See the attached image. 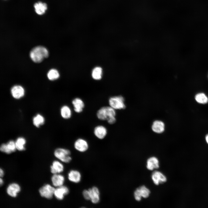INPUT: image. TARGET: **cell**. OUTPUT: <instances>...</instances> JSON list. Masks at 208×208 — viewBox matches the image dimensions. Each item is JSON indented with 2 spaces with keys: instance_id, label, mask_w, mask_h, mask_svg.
<instances>
[{
  "instance_id": "8",
  "label": "cell",
  "mask_w": 208,
  "mask_h": 208,
  "mask_svg": "<svg viewBox=\"0 0 208 208\" xmlns=\"http://www.w3.org/2000/svg\"><path fill=\"white\" fill-rule=\"evenodd\" d=\"M107 128L102 125H99L95 126L93 130V133L95 136L99 140L104 139L107 134Z\"/></svg>"
},
{
  "instance_id": "20",
  "label": "cell",
  "mask_w": 208,
  "mask_h": 208,
  "mask_svg": "<svg viewBox=\"0 0 208 208\" xmlns=\"http://www.w3.org/2000/svg\"><path fill=\"white\" fill-rule=\"evenodd\" d=\"M60 115L64 119L70 118L72 115V112L71 108L68 105H63L60 109Z\"/></svg>"
},
{
  "instance_id": "21",
  "label": "cell",
  "mask_w": 208,
  "mask_h": 208,
  "mask_svg": "<svg viewBox=\"0 0 208 208\" xmlns=\"http://www.w3.org/2000/svg\"><path fill=\"white\" fill-rule=\"evenodd\" d=\"M34 7L36 12L39 15L44 14L47 9V4L40 1L35 3L34 5Z\"/></svg>"
},
{
  "instance_id": "15",
  "label": "cell",
  "mask_w": 208,
  "mask_h": 208,
  "mask_svg": "<svg viewBox=\"0 0 208 208\" xmlns=\"http://www.w3.org/2000/svg\"><path fill=\"white\" fill-rule=\"evenodd\" d=\"M21 191V187L19 185L16 183H13L9 185L7 190V194L11 197H16L18 193Z\"/></svg>"
},
{
  "instance_id": "4",
  "label": "cell",
  "mask_w": 208,
  "mask_h": 208,
  "mask_svg": "<svg viewBox=\"0 0 208 208\" xmlns=\"http://www.w3.org/2000/svg\"><path fill=\"white\" fill-rule=\"evenodd\" d=\"M109 106L115 110L124 109L126 106L124 98L121 96L110 97L108 99Z\"/></svg>"
},
{
  "instance_id": "2",
  "label": "cell",
  "mask_w": 208,
  "mask_h": 208,
  "mask_svg": "<svg viewBox=\"0 0 208 208\" xmlns=\"http://www.w3.org/2000/svg\"><path fill=\"white\" fill-rule=\"evenodd\" d=\"M116 114L115 110L109 106L101 107L96 113L98 119L102 121H107L109 118L116 117Z\"/></svg>"
},
{
  "instance_id": "30",
  "label": "cell",
  "mask_w": 208,
  "mask_h": 208,
  "mask_svg": "<svg viewBox=\"0 0 208 208\" xmlns=\"http://www.w3.org/2000/svg\"><path fill=\"white\" fill-rule=\"evenodd\" d=\"M116 117L111 118L107 120V123L110 125L114 124L116 122Z\"/></svg>"
},
{
  "instance_id": "6",
  "label": "cell",
  "mask_w": 208,
  "mask_h": 208,
  "mask_svg": "<svg viewBox=\"0 0 208 208\" xmlns=\"http://www.w3.org/2000/svg\"><path fill=\"white\" fill-rule=\"evenodd\" d=\"M55 189L49 184H47L40 188L39 192L40 196L47 199L52 198Z\"/></svg>"
},
{
  "instance_id": "1",
  "label": "cell",
  "mask_w": 208,
  "mask_h": 208,
  "mask_svg": "<svg viewBox=\"0 0 208 208\" xmlns=\"http://www.w3.org/2000/svg\"><path fill=\"white\" fill-rule=\"evenodd\" d=\"M47 49L42 46H37L33 48L31 51L30 56L31 60L36 63L41 62L45 58L49 56Z\"/></svg>"
},
{
  "instance_id": "28",
  "label": "cell",
  "mask_w": 208,
  "mask_h": 208,
  "mask_svg": "<svg viewBox=\"0 0 208 208\" xmlns=\"http://www.w3.org/2000/svg\"><path fill=\"white\" fill-rule=\"evenodd\" d=\"M1 151L7 154H10L12 152L8 148L6 144H2L0 147Z\"/></svg>"
},
{
  "instance_id": "13",
  "label": "cell",
  "mask_w": 208,
  "mask_h": 208,
  "mask_svg": "<svg viewBox=\"0 0 208 208\" xmlns=\"http://www.w3.org/2000/svg\"><path fill=\"white\" fill-rule=\"evenodd\" d=\"M82 178L81 172L76 170H71L68 174V180L72 183H79L80 182Z\"/></svg>"
},
{
  "instance_id": "14",
  "label": "cell",
  "mask_w": 208,
  "mask_h": 208,
  "mask_svg": "<svg viewBox=\"0 0 208 208\" xmlns=\"http://www.w3.org/2000/svg\"><path fill=\"white\" fill-rule=\"evenodd\" d=\"M12 96L15 99H18L23 97L25 94L24 88L20 85H15L13 86L11 90Z\"/></svg>"
},
{
  "instance_id": "27",
  "label": "cell",
  "mask_w": 208,
  "mask_h": 208,
  "mask_svg": "<svg viewBox=\"0 0 208 208\" xmlns=\"http://www.w3.org/2000/svg\"><path fill=\"white\" fill-rule=\"evenodd\" d=\"M7 146L9 150L12 152H15L16 148L15 142L12 140L9 141L6 143Z\"/></svg>"
},
{
  "instance_id": "12",
  "label": "cell",
  "mask_w": 208,
  "mask_h": 208,
  "mask_svg": "<svg viewBox=\"0 0 208 208\" xmlns=\"http://www.w3.org/2000/svg\"><path fill=\"white\" fill-rule=\"evenodd\" d=\"M151 178L154 183L156 185L163 183L167 181L166 177L161 172L157 171L153 172L151 174Z\"/></svg>"
},
{
  "instance_id": "25",
  "label": "cell",
  "mask_w": 208,
  "mask_h": 208,
  "mask_svg": "<svg viewBox=\"0 0 208 208\" xmlns=\"http://www.w3.org/2000/svg\"><path fill=\"white\" fill-rule=\"evenodd\" d=\"M47 76L50 80L53 81L57 79L60 76L58 71L55 69H52L48 72Z\"/></svg>"
},
{
  "instance_id": "24",
  "label": "cell",
  "mask_w": 208,
  "mask_h": 208,
  "mask_svg": "<svg viewBox=\"0 0 208 208\" xmlns=\"http://www.w3.org/2000/svg\"><path fill=\"white\" fill-rule=\"evenodd\" d=\"M102 74V68L99 67L94 68L92 72V78L95 80H99L101 78Z\"/></svg>"
},
{
  "instance_id": "18",
  "label": "cell",
  "mask_w": 208,
  "mask_h": 208,
  "mask_svg": "<svg viewBox=\"0 0 208 208\" xmlns=\"http://www.w3.org/2000/svg\"><path fill=\"white\" fill-rule=\"evenodd\" d=\"M151 128L153 131L155 133H161L164 131L165 125L162 121L156 120L153 122Z\"/></svg>"
},
{
  "instance_id": "16",
  "label": "cell",
  "mask_w": 208,
  "mask_h": 208,
  "mask_svg": "<svg viewBox=\"0 0 208 208\" xmlns=\"http://www.w3.org/2000/svg\"><path fill=\"white\" fill-rule=\"evenodd\" d=\"M53 185L55 187H59L63 185L65 178L63 175L59 174H54L51 178Z\"/></svg>"
},
{
  "instance_id": "17",
  "label": "cell",
  "mask_w": 208,
  "mask_h": 208,
  "mask_svg": "<svg viewBox=\"0 0 208 208\" xmlns=\"http://www.w3.org/2000/svg\"><path fill=\"white\" fill-rule=\"evenodd\" d=\"M159 167V161L156 157H152L147 159L146 167L148 170H152L158 168Z\"/></svg>"
},
{
  "instance_id": "11",
  "label": "cell",
  "mask_w": 208,
  "mask_h": 208,
  "mask_svg": "<svg viewBox=\"0 0 208 208\" xmlns=\"http://www.w3.org/2000/svg\"><path fill=\"white\" fill-rule=\"evenodd\" d=\"M72 104L75 112L77 113H80L83 111L85 107V104L83 100L79 97L74 98L72 101Z\"/></svg>"
},
{
  "instance_id": "3",
  "label": "cell",
  "mask_w": 208,
  "mask_h": 208,
  "mask_svg": "<svg viewBox=\"0 0 208 208\" xmlns=\"http://www.w3.org/2000/svg\"><path fill=\"white\" fill-rule=\"evenodd\" d=\"M54 154L56 157L64 163H69L72 160L71 152L68 149L58 148L55 150Z\"/></svg>"
},
{
  "instance_id": "9",
  "label": "cell",
  "mask_w": 208,
  "mask_h": 208,
  "mask_svg": "<svg viewBox=\"0 0 208 208\" xmlns=\"http://www.w3.org/2000/svg\"><path fill=\"white\" fill-rule=\"evenodd\" d=\"M90 194V201L93 204L99 203L100 200V193L99 188L94 186L88 189Z\"/></svg>"
},
{
  "instance_id": "29",
  "label": "cell",
  "mask_w": 208,
  "mask_h": 208,
  "mask_svg": "<svg viewBox=\"0 0 208 208\" xmlns=\"http://www.w3.org/2000/svg\"><path fill=\"white\" fill-rule=\"evenodd\" d=\"M83 196L86 200H90V192L88 189H85L82 192Z\"/></svg>"
},
{
  "instance_id": "31",
  "label": "cell",
  "mask_w": 208,
  "mask_h": 208,
  "mask_svg": "<svg viewBox=\"0 0 208 208\" xmlns=\"http://www.w3.org/2000/svg\"><path fill=\"white\" fill-rule=\"evenodd\" d=\"M4 175V172L3 170L1 169H0V176L1 178L3 177Z\"/></svg>"
},
{
  "instance_id": "23",
  "label": "cell",
  "mask_w": 208,
  "mask_h": 208,
  "mask_svg": "<svg viewBox=\"0 0 208 208\" xmlns=\"http://www.w3.org/2000/svg\"><path fill=\"white\" fill-rule=\"evenodd\" d=\"M15 142L16 148L19 151H23L25 150V147L26 140L25 138L22 137L18 138Z\"/></svg>"
},
{
  "instance_id": "26",
  "label": "cell",
  "mask_w": 208,
  "mask_h": 208,
  "mask_svg": "<svg viewBox=\"0 0 208 208\" xmlns=\"http://www.w3.org/2000/svg\"><path fill=\"white\" fill-rule=\"evenodd\" d=\"M195 99L198 102L200 103H206L208 101L207 97L203 93H200L197 94L195 96Z\"/></svg>"
},
{
  "instance_id": "5",
  "label": "cell",
  "mask_w": 208,
  "mask_h": 208,
  "mask_svg": "<svg viewBox=\"0 0 208 208\" xmlns=\"http://www.w3.org/2000/svg\"><path fill=\"white\" fill-rule=\"evenodd\" d=\"M150 191L145 185H143L137 188L134 192L135 199L138 201L141 200L142 197L146 198L148 197Z\"/></svg>"
},
{
  "instance_id": "10",
  "label": "cell",
  "mask_w": 208,
  "mask_h": 208,
  "mask_svg": "<svg viewBox=\"0 0 208 208\" xmlns=\"http://www.w3.org/2000/svg\"><path fill=\"white\" fill-rule=\"evenodd\" d=\"M69 188L67 186L63 185L55 189L54 195L57 199L62 200L65 196L69 194Z\"/></svg>"
},
{
  "instance_id": "22",
  "label": "cell",
  "mask_w": 208,
  "mask_h": 208,
  "mask_svg": "<svg viewBox=\"0 0 208 208\" xmlns=\"http://www.w3.org/2000/svg\"><path fill=\"white\" fill-rule=\"evenodd\" d=\"M44 121V117L40 114H37L33 119V124L37 127H39L40 125H43Z\"/></svg>"
},
{
  "instance_id": "19",
  "label": "cell",
  "mask_w": 208,
  "mask_h": 208,
  "mask_svg": "<svg viewBox=\"0 0 208 208\" xmlns=\"http://www.w3.org/2000/svg\"><path fill=\"white\" fill-rule=\"evenodd\" d=\"M51 166V172L53 174H59L62 172L64 169L63 164L57 161H54Z\"/></svg>"
},
{
  "instance_id": "32",
  "label": "cell",
  "mask_w": 208,
  "mask_h": 208,
  "mask_svg": "<svg viewBox=\"0 0 208 208\" xmlns=\"http://www.w3.org/2000/svg\"><path fill=\"white\" fill-rule=\"evenodd\" d=\"M3 181L1 178V177L0 178V185L1 186L3 184Z\"/></svg>"
},
{
  "instance_id": "7",
  "label": "cell",
  "mask_w": 208,
  "mask_h": 208,
  "mask_svg": "<svg viewBox=\"0 0 208 208\" xmlns=\"http://www.w3.org/2000/svg\"><path fill=\"white\" fill-rule=\"evenodd\" d=\"M74 147L75 149L78 152L84 153L88 150L89 145L86 140L81 138H77L75 141Z\"/></svg>"
},
{
  "instance_id": "33",
  "label": "cell",
  "mask_w": 208,
  "mask_h": 208,
  "mask_svg": "<svg viewBox=\"0 0 208 208\" xmlns=\"http://www.w3.org/2000/svg\"><path fill=\"white\" fill-rule=\"evenodd\" d=\"M206 140L207 143L208 144V134H207L206 136Z\"/></svg>"
}]
</instances>
